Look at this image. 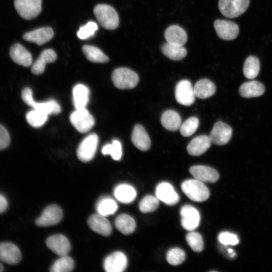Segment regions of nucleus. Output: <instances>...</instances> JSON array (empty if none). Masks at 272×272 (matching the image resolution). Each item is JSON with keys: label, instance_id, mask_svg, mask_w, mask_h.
Listing matches in <instances>:
<instances>
[{"label": "nucleus", "instance_id": "f257e3e1", "mask_svg": "<svg viewBox=\"0 0 272 272\" xmlns=\"http://www.w3.org/2000/svg\"><path fill=\"white\" fill-rule=\"evenodd\" d=\"M94 14L100 23L105 29L113 30L119 25V17L115 10L106 4H98L94 9Z\"/></svg>", "mask_w": 272, "mask_h": 272}, {"label": "nucleus", "instance_id": "f03ea898", "mask_svg": "<svg viewBox=\"0 0 272 272\" xmlns=\"http://www.w3.org/2000/svg\"><path fill=\"white\" fill-rule=\"evenodd\" d=\"M111 78L114 86L119 89L133 88L139 81L138 74L126 67L115 69L112 73Z\"/></svg>", "mask_w": 272, "mask_h": 272}, {"label": "nucleus", "instance_id": "7ed1b4c3", "mask_svg": "<svg viewBox=\"0 0 272 272\" xmlns=\"http://www.w3.org/2000/svg\"><path fill=\"white\" fill-rule=\"evenodd\" d=\"M181 189L184 194L191 200L202 202L210 196L208 188L203 182L194 179L184 181L181 184Z\"/></svg>", "mask_w": 272, "mask_h": 272}, {"label": "nucleus", "instance_id": "20e7f679", "mask_svg": "<svg viewBox=\"0 0 272 272\" xmlns=\"http://www.w3.org/2000/svg\"><path fill=\"white\" fill-rule=\"evenodd\" d=\"M22 98L24 102L33 109L42 111L48 115L57 114L60 112L59 104L53 99L45 102H37L33 98L32 92L29 88H24L22 92Z\"/></svg>", "mask_w": 272, "mask_h": 272}, {"label": "nucleus", "instance_id": "39448f33", "mask_svg": "<svg viewBox=\"0 0 272 272\" xmlns=\"http://www.w3.org/2000/svg\"><path fill=\"white\" fill-rule=\"evenodd\" d=\"M249 0H219L221 13L228 18H235L241 15L248 7Z\"/></svg>", "mask_w": 272, "mask_h": 272}, {"label": "nucleus", "instance_id": "423d86ee", "mask_svg": "<svg viewBox=\"0 0 272 272\" xmlns=\"http://www.w3.org/2000/svg\"><path fill=\"white\" fill-rule=\"evenodd\" d=\"M70 119L73 125L81 133L89 131L95 124L94 117L85 108L76 109L70 115Z\"/></svg>", "mask_w": 272, "mask_h": 272}, {"label": "nucleus", "instance_id": "0eeeda50", "mask_svg": "<svg viewBox=\"0 0 272 272\" xmlns=\"http://www.w3.org/2000/svg\"><path fill=\"white\" fill-rule=\"evenodd\" d=\"M42 0H14V6L19 15L26 20L36 17L41 12Z\"/></svg>", "mask_w": 272, "mask_h": 272}, {"label": "nucleus", "instance_id": "6e6552de", "mask_svg": "<svg viewBox=\"0 0 272 272\" xmlns=\"http://www.w3.org/2000/svg\"><path fill=\"white\" fill-rule=\"evenodd\" d=\"M98 140L96 134L92 133L81 142L77 151V157L80 161L86 162L93 158L97 150Z\"/></svg>", "mask_w": 272, "mask_h": 272}, {"label": "nucleus", "instance_id": "1a4fd4ad", "mask_svg": "<svg viewBox=\"0 0 272 272\" xmlns=\"http://www.w3.org/2000/svg\"><path fill=\"white\" fill-rule=\"evenodd\" d=\"M62 218L61 208L57 205H52L44 209L41 216L36 220L35 224L40 227L54 225L59 223Z\"/></svg>", "mask_w": 272, "mask_h": 272}, {"label": "nucleus", "instance_id": "9d476101", "mask_svg": "<svg viewBox=\"0 0 272 272\" xmlns=\"http://www.w3.org/2000/svg\"><path fill=\"white\" fill-rule=\"evenodd\" d=\"M232 129L227 124L222 121L216 122L209 136L212 143L222 146L227 144L231 138Z\"/></svg>", "mask_w": 272, "mask_h": 272}, {"label": "nucleus", "instance_id": "9b49d317", "mask_svg": "<svg viewBox=\"0 0 272 272\" xmlns=\"http://www.w3.org/2000/svg\"><path fill=\"white\" fill-rule=\"evenodd\" d=\"M176 101L180 104L190 106L195 100L193 87L188 80H183L176 85L175 90Z\"/></svg>", "mask_w": 272, "mask_h": 272}, {"label": "nucleus", "instance_id": "f8f14e48", "mask_svg": "<svg viewBox=\"0 0 272 272\" xmlns=\"http://www.w3.org/2000/svg\"><path fill=\"white\" fill-rule=\"evenodd\" d=\"M214 27L218 36L225 40L235 39L239 34V27L236 23L225 20H216Z\"/></svg>", "mask_w": 272, "mask_h": 272}, {"label": "nucleus", "instance_id": "ddd939ff", "mask_svg": "<svg viewBox=\"0 0 272 272\" xmlns=\"http://www.w3.org/2000/svg\"><path fill=\"white\" fill-rule=\"evenodd\" d=\"M127 264L125 255L120 251H116L109 254L104 259L103 267L107 272L123 271Z\"/></svg>", "mask_w": 272, "mask_h": 272}, {"label": "nucleus", "instance_id": "4468645a", "mask_svg": "<svg viewBox=\"0 0 272 272\" xmlns=\"http://www.w3.org/2000/svg\"><path fill=\"white\" fill-rule=\"evenodd\" d=\"M181 225L186 230L191 231L196 229L199 223L200 215L193 207L185 205L180 210Z\"/></svg>", "mask_w": 272, "mask_h": 272}, {"label": "nucleus", "instance_id": "2eb2a0df", "mask_svg": "<svg viewBox=\"0 0 272 272\" xmlns=\"http://www.w3.org/2000/svg\"><path fill=\"white\" fill-rule=\"evenodd\" d=\"M21 259V251L17 246L11 242L0 243V259L2 261L9 264H15Z\"/></svg>", "mask_w": 272, "mask_h": 272}, {"label": "nucleus", "instance_id": "dca6fc26", "mask_svg": "<svg viewBox=\"0 0 272 272\" xmlns=\"http://www.w3.org/2000/svg\"><path fill=\"white\" fill-rule=\"evenodd\" d=\"M189 172L196 179L202 182L214 183L219 178L218 172L214 168L204 165H195L189 169Z\"/></svg>", "mask_w": 272, "mask_h": 272}, {"label": "nucleus", "instance_id": "f3484780", "mask_svg": "<svg viewBox=\"0 0 272 272\" xmlns=\"http://www.w3.org/2000/svg\"><path fill=\"white\" fill-rule=\"evenodd\" d=\"M46 244L50 250L60 256L66 255L71 249L68 239L61 234L49 237L46 241Z\"/></svg>", "mask_w": 272, "mask_h": 272}, {"label": "nucleus", "instance_id": "a211bd4d", "mask_svg": "<svg viewBox=\"0 0 272 272\" xmlns=\"http://www.w3.org/2000/svg\"><path fill=\"white\" fill-rule=\"evenodd\" d=\"M88 224L93 231L103 236L109 235L112 232V227L105 216L98 213L93 214L88 220Z\"/></svg>", "mask_w": 272, "mask_h": 272}, {"label": "nucleus", "instance_id": "6ab92c4d", "mask_svg": "<svg viewBox=\"0 0 272 272\" xmlns=\"http://www.w3.org/2000/svg\"><path fill=\"white\" fill-rule=\"evenodd\" d=\"M156 197L168 205L176 204L179 200V196L173 186L168 182L159 183L156 189Z\"/></svg>", "mask_w": 272, "mask_h": 272}, {"label": "nucleus", "instance_id": "aec40b11", "mask_svg": "<svg viewBox=\"0 0 272 272\" xmlns=\"http://www.w3.org/2000/svg\"><path fill=\"white\" fill-rule=\"evenodd\" d=\"M54 36L52 29L49 27H42L24 34V40L41 45L50 41Z\"/></svg>", "mask_w": 272, "mask_h": 272}, {"label": "nucleus", "instance_id": "412c9836", "mask_svg": "<svg viewBox=\"0 0 272 272\" xmlns=\"http://www.w3.org/2000/svg\"><path fill=\"white\" fill-rule=\"evenodd\" d=\"M10 56L18 64L27 67L32 63L31 53L21 44L15 43L10 49Z\"/></svg>", "mask_w": 272, "mask_h": 272}, {"label": "nucleus", "instance_id": "4be33fe9", "mask_svg": "<svg viewBox=\"0 0 272 272\" xmlns=\"http://www.w3.org/2000/svg\"><path fill=\"white\" fill-rule=\"evenodd\" d=\"M131 141L138 149L142 151L148 150L151 147L150 137L145 128L140 124H137L134 127Z\"/></svg>", "mask_w": 272, "mask_h": 272}, {"label": "nucleus", "instance_id": "5701e85b", "mask_svg": "<svg viewBox=\"0 0 272 272\" xmlns=\"http://www.w3.org/2000/svg\"><path fill=\"white\" fill-rule=\"evenodd\" d=\"M209 136L201 135L193 138L187 146V151L191 156H199L207 151L211 146Z\"/></svg>", "mask_w": 272, "mask_h": 272}, {"label": "nucleus", "instance_id": "b1692460", "mask_svg": "<svg viewBox=\"0 0 272 272\" xmlns=\"http://www.w3.org/2000/svg\"><path fill=\"white\" fill-rule=\"evenodd\" d=\"M164 37L167 42L179 46H183L187 40L185 30L177 25L168 27L165 31Z\"/></svg>", "mask_w": 272, "mask_h": 272}, {"label": "nucleus", "instance_id": "393cba45", "mask_svg": "<svg viewBox=\"0 0 272 272\" xmlns=\"http://www.w3.org/2000/svg\"><path fill=\"white\" fill-rule=\"evenodd\" d=\"M56 58L57 55L53 49H46L44 50L33 63L31 67L32 73L35 75L42 74L45 70L46 64L54 62Z\"/></svg>", "mask_w": 272, "mask_h": 272}, {"label": "nucleus", "instance_id": "a878e982", "mask_svg": "<svg viewBox=\"0 0 272 272\" xmlns=\"http://www.w3.org/2000/svg\"><path fill=\"white\" fill-rule=\"evenodd\" d=\"M265 91L264 85L257 81H251L243 83L239 92L244 98L256 97L261 96Z\"/></svg>", "mask_w": 272, "mask_h": 272}, {"label": "nucleus", "instance_id": "bb28decb", "mask_svg": "<svg viewBox=\"0 0 272 272\" xmlns=\"http://www.w3.org/2000/svg\"><path fill=\"white\" fill-rule=\"evenodd\" d=\"M89 94V89L84 85L79 84L74 87L73 99L76 109L85 108L88 102Z\"/></svg>", "mask_w": 272, "mask_h": 272}, {"label": "nucleus", "instance_id": "cd10ccee", "mask_svg": "<svg viewBox=\"0 0 272 272\" xmlns=\"http://www.w3.org/2000/svg\"><path fill=\"white\" fill-rule=\"evenodd\" d=\"M161 122L163 127L170 131L178 130L181 125L180 115L173 110L164 111L162 114Z\"/></svg>", "mask_w": 272, "mask_h": 272}, {"label": "nucleus", "instance_id": "c85d7f7f", "mask_svg": "<svg viewBox=\"0 0 272 272\" xmlns=\"http://www.w3.org/2000/svg\"><path fill=\"white\" fill-rule=\"evenodd\" d=\"M216 86L210 80L203 79L197 81L193 90L195 97L206 99L213 96L216 92Z\"/></svg>", "mask_w": 272, "mask_h": 272}, {"label": "nucleus", "instance_id": "c756f323", "mask_svg": "<svg viewBox=\"0 0 272 272\" xmlns=\"http://www.w3.org/2000/svg\"><path fill=\"white\" fill-rule=\"evenodd\" d=\"M114 195L120 202L128 203L135 199L137 193L135 189L131 185L122 184L116 187L114 190Z\"/></svg>", "mask_w": 272, "mask_h": 272}, {"label": "nucleus", "instance_id": "7c9ffc66", "mask_svg": "<svg viewBox=\"0 0 272 272\" xmlns=\"http://www.w3.org/2000/svg\"><path fill=\"white\" fill-rule=\"evenodd\" d=\"M164 55L173 60H179L187 55V50L183 46H179L166 42L161 47Z\"/></svg>", "mask_w": 272, "mask_h": 272}, {"label": "nucleus", "instance_id": "2f4dec72", "mask_svg": "<svg viewBox=\"0 0 272 272\" xmlns=\"http://www.w3.org/2000/svg\"><path fill=\"white\" fill-rule=\"evenodd\" d=\"M116 228L122 234L128 235L132 233L135 228V222L133 218L127 214H121L115 221Z\"/></svg>", "mask_w": 272, "mask_h": 272}, {"label": "nucleus", "instance_id": "473e14b6", "mask_svg": "<svg viewBox=\"0 0 272 272\" xmlns=\"http://www.w3.org/2000/svg\"><path fill=\"white\" fill-rule=\"evenodd\" d=\"M82 50L86 58L90 61L105 63L109 61V57L98 47L89 45H84Z\"/></svg>", "mask_w": 272, "mask_h": 272}, {"label": "nucleus", "instance_id": "72a5a7b5", "mask_svg": "<svg viewBox=\"0 0 272 272\" xmlns=\"http://www.w3.org/2000/svg\"><path fill=\"white\" fill-rule=\"evenodd\" d=\"M243 70L244 75L247 79H252L256 77L260 70L258 58L253 55L248 56L245 60Z\"/></svg>", "mask_w": 272, "mask_h": 272}, {"label": "nucleus", "instance_id": "f704fd0d", "mask_svg": "<svg viewBox=\"0 0 272 272\" xmlns=\"http://www.w3.org/2000/svg\"><path fill=\"white\" fill-rule=\"evenodd\" d=\"M96 208L98 214L106 216L114 214L117 209V205L113 199L106 197L100 199Z\"/></svg>", "mask_w": 272, "mask_h": 272}, {"label": "nucleus", "instance_id": "c9c22d12", "mask_svg": "<svg viewBox=\"0 0 272 272\" xmlns=\"http://www.w3.org/2000/svg\"><path fill=\"white\" fill-rule=\"evenodd\" d=\"M28 123L33 127H39L46 121L48 114L42 111L33 109L26 114Z\"/></svg>", "mask_w": 272, "mask_h": 272}, {"label": "nucleus", "instance_id": "e433bc0d", "mask_svg": "<svg viewBox=\"0 0 272 272\" xmlns=\"http://www.w3.org/2000/svg\"><path fill=\"white\" fill-rule=\"evenodd\" d=\"M74 261L67 255L62 256L52 265L50 271L52 272H68L73 269Z\"/></svg>", "mask_w": 272, "mask_h": 272}, {"label": "nucleus", "instance_id": "4c0bfd02", "mask_svg": "<svg viewBox=\"0 0 272 272\" xmlns=\"http://www.w3.org/2000/svg\"><path fill=\"white\" fill-rule=\"evenodd\" d=\"M103 154L110 155L115 160H119L122 156V147L119 141L113 140L112 144H106L102 149Z\"/></svg>", "mask_w": 272, "mask_h": 272}, {"label": "nucleus", "instance_id": "58836bf2", "mask_svg": "<svg viewBox=\"0 0 272 272\" xmlns=\"http://www.w3.org/2000/svg\"><path fill=\"white\" fill-rule=\"evenodd\" d=\"M199 125V120L196 117H190L186 119L180 127V132L183 137H187L193 134Z\"/></svg>", "mask_w": 272, "mask_h": 272}, {"label": "nucleus", "instance_id": "ea45409f", "mask_svg": "<svg viewBox=\"0 0 272 272\" xmlns=\"http://www.w3.org/2000/svg\"><path fill=\"white\" fill-rule=\"evenodd\" d=\"M159 204V199L157 197L148 195L140 201L139 209L144 213L152 212L158 208Z\"/></svg>", "mask_w": 272, "mask_h": 272}, {"label": "nucleus", "instance_id": "a19ab883", "mask_svg": "<svg viewBox=\"0 0 272 272\" xmlns=\"http://www.w3.org/2000/svg\"><path fill=\"white\" fill-rule=\"evenodd\" d=\"M187 243L194 251L200 252L203 248V242L200 234L196 232H190L186 237Z\"/></svg>", "mask_w": 272, "mask_h": 272}, {"label": "nucleus", "instance_id": "79ce46f5", "mask_svg": "<svg viewBox=\"0 0 272 272\" xmlns=\"http://www.w3.org/2000/svg\"><path fill=\"white\" fill-rule=\"evenodd\" d=\"M185 258L184 251L179 248H173L167 253L166 259L169 263L172 265H177L183 262Z\"/></svg>", "mask_w": 272, "mask_h": 272}, {"label": "nucleus", "instance_id": "37998d69", "mask_svg": "<svg viewBox=\"0 0 272 272\" xmlns=\"http://www.w3.org/2000/svg\"><path fill=\"white\" fill-rule=\"evenodd\" d=\"M97 29V24L94 22L90 21L80 28L77 35L81 39H86L93 36Z\"/></svg>", "mask_w": 272, "mask_h": 272}, {"label": "nucleus", "instance_id": "c03bdc74", "mask_svg": "<svg viewBox=\"0 0 272 272\" xmlns=\"http://www.w3.org/2000/svg\"><path fill=\"white\" fill-rule=\"evenodd\" d=\"M218 239L220 242L225 245H235L239 242V239L236 235L228 232L220 233Z\"/></svg>", "mask_w": 272, "mask_h": 272}, {"label": "nucleus", "instance_id": "a18cd8bd", "mask_svg": "<svg viewBox=\"0 0 272 272\" xmlns=\"http://www.w3.org/2000/svg\"><path fill=\"white\" fill-rule=\"evenodd\" d=\"M10 137L5 127L0 124V150L7 148L9 145Z\"/></svg>", "mask_w": 272, "mask_h": 272}, {"label": "nucleus", "instance_id": "49530a36", "mask_svg": "<svg viewBox=\"0 0 272 272\" xmlns=\"http://www.w3.org/2000/svg\"><path fill=\"white\" fill-rule=\"evenodd\" d=\"M8 206V202L6 197L0 193V214L6 211Z\"/></svg>", "mask_w": 272, "mask_h": 272}, {"label": "nucleus", "instance_id": "de8ad7c7", "mask_svg": "<svg viewBox=\"0 0 272 272\" xmlns=\"http://www.w3.org/2000/svg\"><path fill=\"white\" fill-rule=\"evenodd\" d=\"M4 269V266L3 264L0 262V272L3 271Z\"/></svg>", "mask_w": 272, "mask_h": 272}, {"label": "nucleus", "instance_id": "09e8293b", "mask_svg": "<svg viewBox=\"0 0 272 272\" xmlns=\"http://www.w3.org/2000/svg\"><path fill=\"white\" fill-rule=\"evenodd\" d=\"M228 252L230 253H232L233 252V250L232 249H228Z\"/></svg>", "mask_w": 272, "mask_h": 272}]
</instances>
